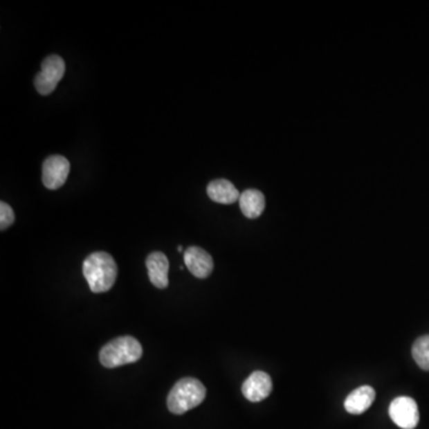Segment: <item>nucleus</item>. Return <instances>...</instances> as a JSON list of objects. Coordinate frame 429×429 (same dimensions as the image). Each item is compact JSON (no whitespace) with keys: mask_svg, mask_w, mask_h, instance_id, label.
I'll return each instance as SVG.
<instances>
[{"mask_svg":"<svg viewBox=\"0 0 429 429\" xmlns=\"http://www.w3.org/2000/svg\"><path fill=\"white\" fill-rule=\"evenodd\" d=\"M117 264L107 252H95L86 257L82 265V273L91 291L95 293L107 292L116 282Z\"/></svg>","mask_w":429,"mask_h":429,"instance_id":"f257e3e1","label":"nucleus"},{"mask_svg":"<svg viewBox=\"0 0 429 429\" xmlns=\"http://www.w3.org/2000/svg\"><path fill=\"white\" fill-rule=\"evenodd\" d=\"M146 266L150 282L155 288H167L168 270H170L167 257L163 252H153L147 257Z\"/></svg>","mask_w":429,"mask_h":429,"instance_id":"1a4fd4ad","label":"nucleus"},{"mask_svg":"<svg viewBox=\"0 0 429 429\" xmlns=\"http://www.w3.org/2000/svg\"><path fill=\"white\" fill-rule=\"evenodd\" d=\"M376 399L372 386L364 385L352 391L345 399V409L352 415H360L369 409Z\"/></svg>","mask_w":429,"mask_h":429,"instance_id":"9d476101","label":"nucleus"},{"mask_svg":"<svg viewBox=\"0 0 429 429\" xmlns=\"http://www.w3.org/2000/svg\"><path fill=\"white\" fill-rule=\"evenodd\" d=\"M143 354L141 343L133 336H120L104 346L99 352V360L107 369H115L123 365L133 364Z\"/></svg>","mask_w":429,"mask_h":429,"instance_id":"7ed1b4c3","label":"nucleus"},{"mask_svg":"<svg viewBox=\"0 0 429 429\" xmlns=\"http://www.w3.org/2000/svg\"><path fill=\"white\" fill-rule=\"evenodd\" d=\"M208 196L211 201L219 203V204H234L236 201L240 199V192L235 186L227 181V179H216L208 185Z\"/></svg>","mask_w":429,"mask_h":429,"instance_id":"9b49d317","label":"nucleus"},{"mask_svg":"<svg viewBox=\"0 0 429 429\" xmlns=\"http://www.w3.org/2000/svg\"><path fill=\"white\" fill-rule=\"evenodd\" d=\"M412 353L421 369L429 371V335H423L414 343Z\"/></svg>","mask_w":429,"mask_h":429,"instance_id":"ddd939ff","label":"nucleus"},{"mask_svg":"<svg viewBox=\"0 0 429 429\" xmlns=\"http://www.w3.org/2000/svg\"><path fill=\"white\" fill-rule=\"evenodd\" d=\"M389 415L394 423L402 429L417 428L420 421L417 402L407 396L397 397L391 402Z\"/></svg>","mask_w":429,"mask_h":429,"instance_id":"39448f33","label":"nucleus"},{"mask_svg":"<svg viewBox=\"0 0 429 429\" xmlns=\"http://www.w3.org/2000/svg\"><path fill=\"white\" fill-rule=\"evenodd\" d=\"M15 222V212L8 203H0V229L5 230Z\"/></svg>","mask_w":429,"mask_h":429,"instance_id":"4468645a","label":"nucleus"},{"mask_svg":"<svg viewBox=\"0 0 429 429\" xmlns=\"http://www.w3.org/2000/svg\"><path fill=\"white\" fill-rule=\"evenodd\" d=\"M184 262L190 272L197 278H208L214 270L210 254L197 246H191L185 250Z\"/></svg>","mask_w":429,"mask_h":429,"instance_id":"0eeeda50","label":"nucleus"},{"mask_svg":"<svg viewBox=\"0 0 429 429\" xmlns=\"http://www.w3.org/2000/svg\"><path fill=\"white\" fill-rule=\"evenodd\" d=\"M66 64L61 56L49 55L41 64V72L35 77V87L39 95H48L55 90L64 75Z\"/></svg>","mask_w":429,"mask_h":429,"instance_id":"20e7f679","label":"nucleus"},{"mask_svg":"<svg viewBox=\"0 0 429 429\" xmlns=\"http://www.w3.org/2000/svg\"><path fill=\"white\" fill-rule=\"evenodd\" d=\"M206 389L196 378H181L174 384L167 397V407L172 414L181 415L198 407L206 399Z\"/></svg>","mask_w":429,"mask_h":429,"instance_id":"f03ea898","label":"nucleus"},{"mask_svg":"<svg viewBox=\"0 0 429 429\" xmlns=\"http://www.w3.org/2000/svg\"><path fill=\"white\" fill-rule=\"evenodd\" d=\"M178 250H179V252H183V247H181V246H178Z\"/></svg>","mask_w":429,"mask_h":429,"instance_id":"2eb2a0df","label":"nucleus"},{"mask_svg":"<svg viewBox=\"0 0 429 429\" xmlns=\"http://www.w3.org/2000/svg\"><path fill=\"white\" fill-rule=\"evenodd\" d=\"M272 379L266 372L255 371L242 384V394L250 402H260L272 392Z\"/></svg>","mask_w":429,"mask_h":429,"instance_id":"6e6552de","label":"nucleus"},{"mask_svg":"<svg viewBox=\"0 0 429 429\" xmlns=\"http://www.w3.org/2000/svg\"><path fill=\"white\" fill-rule=\"evenodd\" d=\"M69 161L62 155L49 156L43 163V185L49 190L60 189L69 178Z\"/></svg>","mask_w":429,"mask_h":429,"instance_id":"423d86ee","label":"nucleus"},{"mask_svg":"<svg viewBox=\"0 0 429 429\" xmlns=\"http://www.w3.org/2000/svg\"><path fill=\"white\" fill-rule=\"evenodd\" d=\"M240 209L247 219H257L265 210V196L259 190L248 189L241 193Z\"/></svg>","mask_w":429,"mask_h":429,"instance_id":"f8f14e48","label":"nucleus"}]
</instances>
